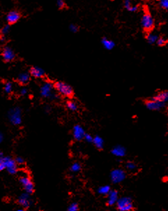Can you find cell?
<instances>
[{"mask_svg":"<svg viewBox=\"0 0 168 211\" xmlns=\"http://www.w3.org/2000/svg\"><path fill=\"white\" fill-rule=\"evenodd\" d=\"M54 85L50 82H45L41 85L40 89L41 96L43 98H47L51 100L59 99V95L54 92Z\"/></svg>","mask_w":168,"mask_h":211,"instance_id":"6da1fadb","label":"cell"},{"mask_svg":"<svg viewBox=\"0 0 168 211\" xmlns=\"http://www.w3.org/2000/svg\"><path fill=\"white\" fill-rule=\"evenodd\" d=\"M54 87L59 94L66 97H71L73 94V89L71 85L62 81H57L54 84Z\"/></svg>","mask_w":168,"mask_h":211,"instance_id":"7a4b0ae2","label":"cell"},{"mask_svg":"<svg viewBox=\"0 0 168 211\" xmlns=\"http://www.w3.org/2000/svg\"><path fill=\"white\" fill-rule=\"evenodd\" d=\"M8 119L13 125L17 126L22 123V110L20 107H13L8 112Z\"/></svg>","mask_w":168,"mask_h":211,"instance_id":"3957f363","label":"cell"},{"mask_svg":"<svg viewBox=\"0 0 168 211\" xmlns=\"http://www.w3.org/2000/svg\"><path fill=\"white\" fill-rule=\"evenodd\" d=\"M116 206L119 211H132L134 210L133 200L130 197H121L118 199Z\"/></svg>","mask_w":168,"mask_h":211,"instance_id":"277c9868","label":"cell"},{"mask_svg":"<svg viewBox=\"0 0 168 211\" xmlns=\"http://www.w3.org/2000/svg\"><path fill=\"white\" fill-rule=\"evenodd\" d=\"M19 182L23 187L27 194H32L34 192V184L29 175H22L20 177Z\"/></svg>","mask_w":168,"mask_h":211,"instance_id":"5b68a950","label":"cell"},{"mask_svg":"<svg viewBox=\"0 0 168 211\" xmlns=\"http://www.w3.org/2000/svg\"><path fill=\"white\" fill-rule=\"evenodd\" d=\"M142 26L145 31H151L154 26V21L151 14L145 13L142 17Z\"/></svg>","mask_w":168,"mask_h":211,"instance_id":"8992f818","label":"cell"},{"mask_svg":"<svg viewBox=\"0 0 168 211\" xmlns=\"http://www.w3.org/2000/svg\"><path fill=\"white\" fill-rule=\"evenodd\" d=\"M4 162L6 165V169L11 174H15L17 172V164L15 159L10 157H5Z\"/></svg>","mask_w":168,"mask_h":211,"instance_id":"52a82bcc","label":"cell"},{"mask_svg":"<svg viewBox=\"0 0 168 211\" xmlns=\"http://www.w3.org/2000/svg\"><path fill=\"white\" fill-rule=\"evenodd\" d=\"M2 58L6 62H12L16 57V53L10 46H5L2 52Z\"/></svg>","mask_w":168,"mask_h":211,"instance_id":"ba28073f","label":"cell"},{"mask_svg":"<svg viewBox=\"0 0 168 211\" xmlns=\"http://www.w3.org/2000/svg\"><path fill=\"white\" fill-rule=\"evenodd\" d=\"M125 178H126V173L122 169H114L111 173L112 180L114 183L123 181L125 179Z\"/></svg>","mask_w":168,"mask_h":211,"instance_id":"9c48e42d","label":"cell"},{"mask_svg":"<svg viewBox=\"0 0 168 211\" xmlns=\"http://www.w3.org/2000/svg\"><path fill=\"white\" fill-rule=\"evenodd\" d=\"M85 134H86V133H85L84 129L81 125H76L73 127V136L74 139L76 140H81L84 139Z\"/></svg>","mask_w":168,"mask_h":211,"instance_id":"30bf717a","label":"cell"},{"mask_svg":"<svg viewBox=\"0 0 168 211\" xmlns=\"http://www.w3.org/2000/svg\"><path fill=\"white\" fill-rule=\"evenodd\" d=\"M146 106L150 110H159L165 106V103L149 99L146 102Z\"/></svg>","mask_w":168,"mask_h":211,"instance_id":"8fae6325","label":"cell"},{"mask_svg":"<svg viewBox=\"0 0 168 211\" xmlns=\"http://www.w3.org/2000/svg\"><path fill=\"white\" fill-rule=\"evenodd\" d=\"M21 14L19 12L16 11H10L9 13L6 15V20L9 25H13L16 23V22L21 19Z\"/></svg>","mask_w":168,"mask_h":211,"instance_id":"7c38bea8","label":"cell"},{"mask_svg":"<svg viewBox=\"0 0 168 211\" xmlns=\"http://www.w3.org/2000/svg\"><path fill=\"white\" fill-rule=\"evenodd\" d=\"M29 74L36 79H41L45 76V71L41 67H33L30 69Z\"/></svg>","mask_w":168,"mask_h":211,"instance_id":"4fadbf2b","label":"cell"},{"mask_svg":"<svg viewBox=\"0 0 168 211\" xmlns=\"http://www.w3.org/2000/svg\"><path fill=\"white\" fill-rule=\"evenodd\" d=\"M118 199V192L117 190H111L110 192L107 195V205H116Z\"/></svg>","mask_w":168,"mask_h":211,"instance_id":"5bb4252c","label":"cell"},{"mask_svg":"<svg viewBox=\"0 0 168 211\" xmlns=\"http://www.w3.org/2000/svg\"><path fill=\"white\" fill-rule=\"evenodd\" d=\"M17 204L21 205V206L23 207V209L26 210L27 208H29L30 205V201L28 195H22L17 200Z\"/></svg>","mask_w":168,"mask_h":211,"instance_id":"9a60e30c","label":"cell"},{"mask_svg":"<svg viewBox=\"0 0 168 211\" xmlns=\"http://www.w3.org/2000/svg\"><path fill=\"white\" fill-rule=\"evenodd\" d=\"M151 99L155 100V101L161 102L162 103L168 102V91H163L159 93L154 97H152Z\"/></svg>","mask_w":168,"mask_h":211,"instance_id":"2e32d148","label":"cell"},{"mask_svg":"<svg viewBox=\"0 0 168 211\" xmlns=\"http://www.w3.org/2000/svg\"><path fill=\"white\" fill-rule=\"evenodd\" d=\"M30 76L31 75L28 72H22L17 76V80L19 83L22 85H25L29 81Z\"/></svg>","mask_w":168,"mask_h":211,"instance_id":"e0dca14e","label":"cell"},{"mask_svg":"<svg viewBox=\"0 0 168 211\" xmlns=\"http://www.w3.org/2000/svg\"><path fill=\"white\" fill-rule=\"evenodd\" d=\"M112 153L114 156L121 157L125 156V155H126V149L121 145H117L112 150Z\"/></svg>","mask_w":168,"mask_h":211,"instance_id":"ac0fdd59","label":"cell"},{"mask_svg":"<svg viewBox=\"0 0 168 211\" xmlns=\"http://www.w3.org/2000/svg\"><path fill=\"white\" fill-rule=\"evenodd\" d=\"M101 43L103 46L106 50H108V51L112 50L115 46V44L113 41L110 40L107 38H105V37L102 39Z\"/></svg>","mask_w":168,"mask_h":211,"instance_id":"d6986e66","label":"cell"},{"mask_svg":"<svg viewBox=\"0 0 168 211\" xmlns=\"http://www.w3.org/2000/svg\"><path fill=\"white\" fill-rule=\"evenodd\" d=\"M93 144L95 145L97 149L101 150L103 148L104 146V141L101 137H100L99 136H96L94 137V140H93Z\"/></svg>","mask_w":168,"mask_h":211,"instance_id":"ffe728a7","label":"cell"},{"mask_svg":"<svg viewBox=\"0 0 168 211\" xmlns=\"http://www.w3.org/2000/svg\"><path fill=\"white\" fill-rule=\"evenodd\" d=\"M13 83L10 81H7L4 83V90L6 94H11L13 92Z\"/></svg>","mask_w":168,"mask_h":211,"instance_id":"44dd1931","label":"cell"},{"mask_svg":"<svg viewBox=\"0 0 168 211\" xmlns=\"http://www.w3.org/2000/svg\"><path fill=\"white\" fill-rule=\"evenodd\" d=\"M158 39H159V36L155 34L149 33V34H148L147 36V41L149 42L150 44H154V43L157 42Z\"/></svg>","mask_w":168,"mask_h":211,"instance_id":"7402d4cb","label":"cell"},{"mask_svg":"<svg viewBox=\"0 0 168 211\" xmlns=\"http://www.w3.org/2000/svg\"><path fill=\"white\" fill-rule=\"evenodd\" d=\"M110 191H111V188H110V186L105 185L100 187L99 190H98V192H99L100 194L108 195V194L110 192Z\"/></svg>","mask_w":168,"mask_h":211,"instance_id":"603a6c76","label":"cell"},{"mask_svg":"<svg viewBox=\"0 0 168 211\" xmlns=\"http://www.w3.org/2000/svg\"><path fill=\"white\" fill-rule=\"evenodd\" d=\"M66 106L69 110L72 111H76L77 110V104L73 101H68L66 103Z\"/></svg>","mask_w":168,"mask_h":211,"instance_id":"cb8c5ba5","label":"cell"},{"mask_svg":"<svg viewBox=\"0 0 168 211\" xmlns=\"http://www.w3.org/2000/svg\"><path fill=\"white\" fill-rule=\"evenodd\" d=\"M10 30H11V27H10L9 25H6L1 29V36H6L9 33Z\"/></svg>","mask_w":168,"mask_h":211,"instance_id":"d4e9b609","label":"cell"},{"mask_svg":"<svg viewBox=\"0 0 168 211\" xmlns=\"http://www.w3.org/2000/svg\"><path fill=\"white\" fill-rule=\"evenodd\" d=\"M81 169V166L79 163H73L71 167V171L72 172H78Z\"/></svg>","mask_w":168,"mask_h":211,"instance_id":"484cf974","label":"cell"},{"mask_svg":"<svg viewBox=\"0 0 168 211\" xmlns=\"http://www.w3.org/2000/svg\"><path fill=\"white\" fill-rule=\"evenodd\" d=\"M79 205L77 203H73L68 208L67 211H78Z\"/></svg>","mask_w":168,"mask_h":211,"instance_id":"4316f807","label":"cell"},{"mask_svg":"<svg viewBox=\"0 0 168 211\" xmlns=\"http://www.w3.org/2000/svg\"><path fill=\"white\" fill-rule=\"evenodd\" d=\"M126 167L129 171H134L137 168L136 164L133 162H128L126 164Z\"/></svg>","mask_w":168,"mask_h":211,"instance_id":"83f0119b","label":"cell"},{"mask_svg":"<svg viewBox=\"0 0 168 211\" xmlns=\"http://www.w3.org/2000/svg\"><path fill=\"white\" fill-rule=\"evenodd\" d=\"M69 29H70V31L73 32V33H76V32H77V31H78L79 28L76 25L71 24V25H70V26H69Z\"/></svg>","mask_w":168,"mask_h":211,"instance_id":"f1b7e54d","label":"cell"},{"mask_svg":"<svg viewBox=\"0 0 168 211\" xmlns=\"http://www.w3.org/2000/svg\"><path fill=\"white\" fill-rule=\"evenodd\" d=\"M160 6L165 9H168V0H161L159 2Z\"/></svg>","mask_w":168,"mask_h":211,"instance_id":"f546056e","label":"cell"},{"mask_svg":"<svg viewBox=\"0 0 168 211\" xmlns=\"http://www.w3.org/2000/svg\"><path fill=\"white\" fill-rule=\"evenodd\" d=\"M57 6L59 9H63L65 8V6H66V4H65V2L64 1H62V0H58V1L57 2Z\"/></svg>","mask_w":168,"mask_h":211,"instance_id":"4dcf8cb0","label":"cell"},{"mask_svg":"<svg viewBox=\"0 0 168 211\" xmlns=\"http://www.w3.org/2000/svg\"><path fill=\"white\" fill-rule=\"evenodd\" d=\"M166 42L167 41L163 38H159L157 41V45L159 46H165V44H166Z\"/></svg>","mask_w":168,"mask_h":211,"instance_id":"1f68e13d","label":"cell"},{"mask_svg":"<svg viewBox=\"0 0 168 211\" xmlns=\"http://www.w3.org/2000/svg\"><path fill=\"white\" fill-rule=\"evenodd\" d=\"M15 161H16V164L17 165H22L24 163V159L21 157H16V159H15Z\"/></svg>","mask_w":168,"mask_h":211,"instance_id":"d6a6232c","label":"cell"},{"mask_svg":"<svg viewBox=\"0 0 168 211\" xmlns=\"http://www.w3.org/2000/svg\"><path fill=\"white\" fill-rule=\"evenodd\" d=\"M86 141L89 142V143H92L93 142V140H94V137L92 136L91 135H90L89 134H85V136H84V139Z\"/></svg>","mask_w":168,"mask_h":211,"instance_id":"836d02e7","label":"cell"},{"mask_svg":"<svg viewBox=\"0 0 168 211\" xmlns=\"http://www.w3.org/2000/svg\"><path fill=\"white\" fill-rule=\"evenodd\" d=\"M132 6L133 5L131 4V2L129 1V0H126V1L124 2V6H125V8L128 10V11H130V9L132 7Z\"/></svg>","mask_w":168,"mask_h":211,"instance_id":"e575fe53","label":"cell"},{"mask_svg":"<svg viewBox=\"0 0 168 211\" xmlns=\"http://www.w3.org/2000/svg\"><path fill=\"white\" fill-rule=\"evenodd\" d=\"M27 92H28V90L24 87H22L21 90H20V94H21V96H25V95H27Z\"/></svg>","mask_w":168,"mask_h":211,"instance_id":"d590c367","label":"cell"},{"mask_svg":"<svg viewBox=\"0 0 168 211\" xmlns=\"http://www.w3.org/2000/svg\"><path fill=\"white\" fill-rule=\"evenodd\" d=\"M137 10H138V6H132V7H131V8H130L129 11H130V12H135V11H137Z\"/></svg>","mask_w":168,"mask_h":211,"instance_id":"8d00e7d4","label":"cell"},{"mask_svg":"<svg viewBox=\"0 0 168 211\" xmlns=\"http://www.w3.org/2000/svg\"><path fill=\"white\" fill-rule=\"evenodd\" d=\"M4 158H5V157H4V153L0 151V164H1V163L3 162L4 159Z\"/></svg>","mask_w":168,"mask_h":211,"instance_id":"74e56055","label":"cell"},{"mask_svg":"<svg viewBox=\"0 0 168 211\" xmlns=\"http://www.w3.org/2000/svg\"><path fill=\"white\" fill-rule=\"evenodd\" d=\"M3 140H4V135L2 133L0 132V143H2V141H3Z\"/></svg>","mask_w":168,"mask_h":211,"instance_id":"f35d334b","label":"cell"},{"mask_svg":"<svg viewBox=\"0 0 168 211\" xmlns=\"http://www.w3.org/2000/svg\"><path fill=\"white\" fill-rule=\"evenodd\" d=\"M45 110H46V112H49L50 110H51V109H50V107L48 106H46L45 107Z\"/></svg>","mask_w":168,"mask_h":211,"instance_id":"ab89813d","label":"cell"},{"mask_svg":"<svg viewBox=\"0 0 168 211\" xmlns=\"http://www.w3.org/2000/svg\"><path fill=\"white\" fill-rule=\"evenodd\" d=\"M5 40H6V36H1V37H0V41H4Z\"/></svg>","mask_w":168,"mask_h":211,"instance_id":"60d3db41","label":"cell"},{"mask_svg":"<svg viewBox=\"0 0 168 211\" xmlns=\"http://www.w3.org/2000/svg\"><path fill=\"white\" fill-rule=\"evenodd\" d=\"M17 211H25L24 209H20V210H17Z\"/></svg>","mask_w":168,"mask_h":211,"instance_id":"b9f144b4","label":"cell"}]
</instances>
